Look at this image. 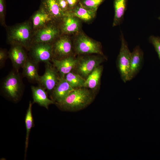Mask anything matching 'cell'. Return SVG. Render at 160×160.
Segmentation results:
<instances>
[{"label": "cell", "instance_id": "cell-1", "mask_svg": "<svg viewBox=\"0 0 160 160\" xmlns=\"http://www.w3.org/2000/svg\"><path fill=\"white\" fill-rule=\"evenodd\" d=\"M95 92L85 87L73 89L62 102L56 104L61 110L76 111L87 107L94 100Z\"/></svg>", "mask_w": 160, "mask_h": 160}, {"label": "cell", "instance_id": "cell-2", "mask_svg": "<svg viewBox=\"0 0 160 160\" xmlns=\"http://www.w3.org/2000/svg\"><path fill=\"white\" fill-rule=\"evenodd\" d=\"M7 40L11 45H17L29 50L32 44L33 31L30 20L6 28Z\"/></svg>", "mask_w": 160, "mask_h": 160}, {"label": "cell", "instance_id": "cell-3", "mask_svg": "<svg viewBox=\"0 0 160 160\" xmlns=\"http://www.w3.org/2000/svg\"><path fill=\"white\" fill-rule=\"evenodd\" d=\"M75 68L73 71L86 79L97 66L106 60L104 55H80L77 57Z\"/></svg>", "mask_w": 160, "mask_h": 160}, {"label": "cell", "instance_id": "cell-4", "mask_svg": "<svg viewBox=\"0 0 160 160\" xmlns=\"http://www.w3.org/2000/svg\"><path fill=\"white\" fill-rule=\"evenodd\" d=\"M74 48L79 55L95 54L104 55L101 44L83 33H79L74 39Z\"/></svg>", "mask_w": 160, "mask_h": 160}, {"label": "cell", "instance_id": "cell-5", "mask_svg": "<svg viewBox=\"0 0 160 160\" xmlns=\"http://www.w3.org/2000/svg\"><path fill=\"white\" fill-rule=\"evenodd\" d=\"M61 35L57 23L52 21L33 31L32 44L35 43L52 44Z\"/></svg>", "mask_w": 160, "mask_h": 160}, {"label": "cell", "instance_id": "cell-6", "mask_svg": "<svg viewBox=\"0 0 160 160\" xmlns=\"http://www.w3.org/2000/svg\"><path fill=\"white\" fill-rule=\"evenodd\" d=\"M3 91L14 100H18L21 94L23 83L18 72H12L4 79L2 86Z\"/></svg>", "mask_w": 160, "mask_h": 160}, {"label": "cell", "instance_id": "cell-7", "mask_svg": "<svg viewBox=\"0 0 160 160\" xmlns=\"http://www.w3.org/2000/svg\"><path fill=\"white\" fill-rule=\"evenodd\" d=\"M121 45L117 61V67L121 78L124 82L128 81L131 61V52L123 34L121 36Z\"/></svg>", "mask_w": 160, "mask_h": 160}, {"label": "cell", "instance_id": "cell-8", "mask_svg": "<svg viewBox=\"0 0 160 160\" xmlns=\"http://www.w3.org/2000/svg\"><path fill=\"white\" fill-rule=\"evenodd\" d=\"M29 50L32 59L38 63H50L53 57L52 44L33 43Z\"/></svg>", "mask_w": 160, "mask_h": 160}, {"label": "cell", "instance_id": "cell-9", "mask_svg": "<svg viewBox=\"0 0 160 160\" xmlns=\"http://www.w3.org/2000/svg\"><path fill=\"white\" fill-rule=\"evenodd\" d=\"M53 58L60 59L72 55V45L68 35H62L52 44Z\"/></svg>", "mask_w": 160, "mask_h": 160}, {"label": "cell", "instance_id": "cell-10", "mask_svg": "<svg viewBox=\"0 0 160 160\" xmlns=\"http://www.w3.org/2000/svg\"><path fill=\"white\" fill-rule=\"evenodd\" d=\"M44 73L40 76L39 82L49 91L53 90L58 82L60 76L55 67L50 63H46Z\"/></svg>", "mask_w": 160, "mask_h": 160}, {"label": "cell", "instance_id": "cell-11", "mask_svg": "<svg viewBox=\"0 0 160 160\" xmlns=\"http://www.w3.org/2000/svg\"><path fill=\"white\" fill-rule=\"evenodd\" d=\"M24 49L20 45H12L8 52V57L17 72L23 68L28 58Z\"/></svg>", "mask_w": 160, "mask_h": 160}, {"label": "cell", "instance_id": "cell-12", "mask_svg": "<svg viewBox=\"0 0 160 160\" xmlns=\"http://www.w3.org/2000/svg\"><path fill=\"white\" fill-rule=\"evenodd\" d=\"M51 61L60 77L65 76L73 70L76 65L77 59L73 55L60 59L52 58Z\"/></svg>", "mask_w": 160, "mask_h": 160}, {"label": "cell", "instance_id": "cell-13", "mask_svg": "<svg viewBox=\"0 0 160 160\" xmlns=\"http://www.w3.org/2000/svg\"><path fill=\"white\" fill-rule=\"evenodd\" d=\"M61 35H68L78 32L80 22L78 18L66 14L58 23Z\"/></svg>", "mask_w": 160, "mask_h": 160}, {"label": "cell", "instance_id": "cell-14", "mask_svg": "<svg viewBox=\"0 0 160 160\" xmlns=\"http://www.w3.org/2000/svg\"><path fill=\"white\" fill-rule=\"evenodd\" d=\"M143 59L142 50L139 47H136L131 52L128 81L133 79L139 72L142 67Z\"/></svg>", "mask_w": 160, "mask_h": 160}, {"label": "cell", "instance_id": "cell-15", "mask_svg": "<svg viewBox=\"0 0 160 160\" xmlns=\"http://www.w3.org/2000/svg\"><path fill=\"white\" fill-rule=\"evenodd\" d=\"M39 7L51 17L53 21L58 23L66 15L60 8L56 0H41Z\"/></svg>", "mask_w": 160, "mask_h": 160}, {"label": "cell", "instance_id": "cell-16", "mask_svg": "<svg viewBox=\"0 0 160 160\" xmlns=\"http://www.w3.org/2000/svg\"><path fill=\"white\" fill-rule=\"evenodd\" d=\"M73 89L64 77H60L58 82L52 91V100L55 104L60 103Z\"/></svg>", "mask_w": 160, "mask_h": 160}, {"label": "cell", "instance_id": "cell-17", "mask_svg": "<svg viewBox=\"0 0 160 160\" xmlns=\"http://www.w3.org/2000/svg\"><path fill=\"white\" fill-rule=\"evenodd\" d=\"M30 21L33 31L41 28L50 22L54 21L50 16L39 7V9L31 16Z\"/></svg>", "mask_w": 160, "mask_h": 160}, {"label": "cell", "instance_id": "cell-18", "mask_svg": "<svg viewBox=\"0 0 160 160\" xmlns=\"http://www.w3.org/2000/svg\"><path fill=\"white\" fill-rule=\"evenodd\" d=\"M103 69L102 65L96 67L85 79L84 87L89 89L95 92L100 85Z\"/></svg>", "mask_w": 160, "mask_h": 160}, {"label": "cell", "instance_id": "cell-19", "mask_svg": "<svg viewBox=\"0 0 160 160\" xmlns=\"http://www.w3.org/2000/svg\"><path fill=\"white\" fill-rule=\"evenodd\" d=\"M33 102L48 109L49 105L54 104V102L49 99L43 88L40 86H31Z\"/></svg>", "mask_w": 160, "mask_h": 160}, {"label": "cell", "instance_id": "cell-20", "mask_svg": "<svg viewBox=\"0 0 160 160\" xmlns=\"http://www.w3.org/2000/svg\"><path fill=\"white\" fill-rule=\"evenodd\" d=\"M65 13L84 21L88 22L91 20L95 17L96 12L85 8L79 2L74 8L69 9Z\"/></svg>", "mask_w": 160, "mask_h": 160}, {"label": "cell", "instance_id": "cell-21", "mask_svg": "<svg viewBox=\"0 0 160 160\" xmlns=\"http://www.w3.org/2000/svg\"><path fill=\"white\" fill-rule=\"evenodd\" d=\"M37 64L33 59L28 58L22 68L23 73L29 80L39 82L40 76L38 74Z\"/></svg>", "mask_w": 160, "mask_h": 160}, {"label": "cell", "instance_id": "cell-22", "mask_svg": "<svg viewBox=\"0 0 160 160\" xmlns=\"http://www.w3.org/2000/svg\"><path fill=\"white\" fill-rule=\"evenodd\" d=\"M127 0H114V16L113 27L119 25L122 22L125 12Z\"/></svg>", "mask_w": 160, "mask_h": 160}, {"label": "cell", "instance_id": "cell-23", "mask_svg": "<svg viewBox=\"0 0 160 160\" xmlns=\"http://www.w3.org/2000/svg\"><path fill=\"white\" fill-rule=\"evenodd\" d=\"M64 77L73 89L84 87L85 79L76 73L71 71L66 74Z\"/></svg>", "mask_w": 160, "mask_h": 160}, {"label": "cell", "instance_id": "cell-24", "mask_svg": "<svg viewBox=\"0 0 160 160\" xmlns=\"http://www.w3.org/2000/svg\"><path fill=\"white\" fill-rule=\"evenodd\" d=\"M32 103L30 101L25 118V122L26 130L25 143V152H26L28 147L29 137L31 128L34 126L33 118L32 114Z\"/></svg>", "mask_w": 160, "mask_h": 160}, {"label": "cell", "instance_id": "cell-25", "mask_svg": "<svg viewBox=\"0 0 160 160\" xmlns=\"http://www.w3.org/2000/svg\"><path fill=\"white\" fill-rule=\"evenodd\" d=\"M104 0H79V3L85 8L96 12L99 6Z\"/></svg>", "mask_w": 160, "mask_h": 160}, {"label": "cell", "instance_id": "cell-26", "mask_svg": "<svg viewBox=\"0 0 160 160\" xmlns=\"http://www.w3.org/2000/svg\"><path fill=\"white\" fill-rule=\"evenodd\" d=\"M6 8L5 0H0V22L1 25L5 28L7 26L5 20Z\"/></svg>", "mask_w": 160, "mask_h": 160}, {"label": "cell", "instance_id": "cell-27", "mask_svg": "<svg viewBox=\"0 0 160 160\" xmlns=\"http://www.w3.org/2000/svg\"><path fill=\"white\" fill-rule=\"evenodd\" d=\"M149 41L154 47L160 60V37L151 36L149 37Z\"/></svg>", "mask_w": 160, "mask_h": 160}, {"label": "cell", "instance_id": "cell-28", "mask_svg": "<svg viewBox=\"0 0 160 160\" xmlns=\"http://www.w3.org/2000/svg\"><path fill=\"white\" fill-rule=\"evenodd\" d=\"M7 53L6 50L0 49V66L1 68L3 66L7 57Z\"/></svg>", "mask_w": 160, "mask_h": 160}, {"label": "cell", "instance_id": "cell-29", "mask_svg": "<svg viewBox=\"0 0 160 160\" xmlns=\"http://www.w3.org/2000/svg\"><path fill=\"white\" fill-rule=\"evenodd\" d=\"M61 9L65 13L69 9L68 4L66 0H56Z\"/></svg>", "mask_w": 160, "mask_h": 160}, {"label": "cell", "instance_id": "cell-30", "mask_svg": "<svg viewBox=\"0 0 160 160\" xmlns=\"http://www.w3.org/2000/svg\"><path fill=\"white\" fill-rule=\"evenodd\" d=\"M69 9H72L77 5L79 3V0H66Z\"/></svg>", "mask_w": 160, "mask_h": 160}, {"label": "cell", "instance_id": "cell-31", "mask_svg": "<svg viewBox=\"0 0 160 160\" xmlns=\"http://www.w3.org/2000/svg\"><path fill=\"white\" fill-rule=\"evenodd\" d=\"M158 19L159 20H160V16L158 17Z\"/></svg>", "mask_w": 160, "mask_h": 160}]
</instances>
